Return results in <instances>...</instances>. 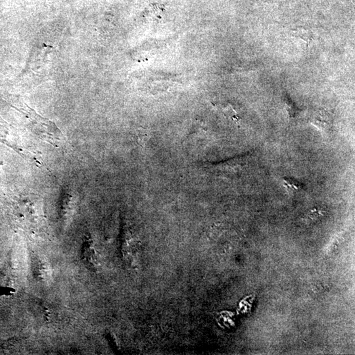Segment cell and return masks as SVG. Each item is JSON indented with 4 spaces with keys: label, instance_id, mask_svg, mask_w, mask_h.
Instances as JSON below:
<instances>
[{
    "label": "cell",
    "instance_id": "52a82bcc",
    "mask_svg": "<svg viewBox=\"0 0 355 355\" xmlns=\"http://www.w3.org/2000/svg\"><path fill=\"white\" fill-rule=\"evenodd\" d=\"M286 105L287 111L290 115L291 118H294L297 114V109H296V105L291 101L290 99H287L286 101Z\"/></svg>",
    "mask_w": 355,
    "mask_h": 355
},
{
    "label": "cell",
    "instance_id": "6da1fadb",
    "mask_svg": "<svg viewBox=\"0 0 355 355\" xmlns=\"http://www.w3.org/2000/svg\"><path fill=\"white\" fill-rule=\"evenodd\" d=\"M32 126V131L41 140L58 147L63 141V135L58 126L50 120L38 115L31 107L22 108Z\"/></svg>",
    "mask_w": 355,
    "mask_h": 355
},
{
    "label": "cell",
    "instance_id": "277c9868",
    "mask_svg": "<svg viewBox=\"0 0 355 355\" xmlns=\"http://www.w3.org/2000/svg\"><path fill=\"white\" fill-rule=\"evenodd\" d=\"M95 254L91 239L86 237L82 243L81 250V259L88 267H92L95 264Z\"/></svg>",
    "mask_w": 355,
    "mask_h": 355
},
{
    "label": "cell",
    "instance_id": "3957f363",
    "mask_svg": "<svg viewBox=\"0 0 355 355\" xmlns=\"http://www.w3.org/2000/svg\"><path fill=\"white\" fill-rule=\"evenodd\" d=\"M74 209H75V198L72 194L66 192L62 197L60 206V217L64 223H67L71 219Z\"/></svg>",
    "mask_w": 355,
    "mask_h": 355
},
{
    "label": "cell",
    "instance_id": "8992f818",
    "mask_svg": "<svg viewBox=\"0 0 355 355\" xmlns=\"http://www.w3.org/2000/svg\"><path fill=\"white\" fill-rule=\"evenodd\" d=\"M35 270L37 271V275L39 279L44 281L46 278L49 277V269L48 266L43 262H38L37 265L35 266Z\"/></svg>",
    "mask_w": 355,
    "mask_h": 355
},
{
    "label": "cell",
    "instance_id": "5b68a950",
    "mask_svg": "<svg viewBox=\"0 0 355 355\" xmlns=\"http://www.w3.org/2000/svg\"><path fill=\"white\" fill-rule=\"evenodd\" d=\"M293 35L295 37L302 39L307 43V45L312 42L313 40V35L309 30L304 29V28H299L293 32Z\"/></svg>",
    "mask_w": 355,
    "mask_h": 355
},
{
    "label": "cell",
    "instance_id": "7a4b0ae2",
    "mask_svg": "<svg viewBox=\"0 0 355 355\" xmlns=\"http://www.w3.org/2000/svg\"><path fill=\"white\" fill-rule=\"evenodd\" d=\"M311 122L322 131H328L333 124L332 114L324 109H318L311 117Z\"/></svg>",
    "mask_w": 355,
    "mask_h": 355
}]
</instances>
